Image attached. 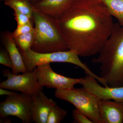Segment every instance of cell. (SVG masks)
Returning <instances> with one entry per match:
<instances>
[{
	"label": "cell",
	"mask_w": 123,
	"mask_h": 123,
	"mask_svg": "<svg viewBox=\"0 0 123 123\" xmlns=\"http://www.w3.org/2000/svg\"><path fill=\"white\" fill-rule=\"evenodd\" d=\"M102 0H75L57 20L69 50L79 56L98 53L114 23Z\"/></svg>",
	"instance_id": "obj_1"
},
{
	"label": "cell",
	"mask_w": 123,
	"mask_h": 123,
	"mask_svg": "<svg viewBox=\"0 0 123 123\" xmlns=\"http://www.w3.org/2000/svg\"><path fill=\"white\" fill-rule=\"evenodd\" d=\"M93 62L100 64L99 76L110 87L123 86V25L114 23L112 33Z\"/></svg>",
	"instance_id": "obj_2"
},
{
	"label": "cell",
	"mask_w": 123,
	"mask_h": 123,
	"mask_svg": "<svg viewBox=\"0 0 123 123\" xmlns=\"http://www.w3.org/2000/svg\"><path fill=\"white\" fill-rule=\"evenodd\" d=\"M35 37L31 50L40 53L69 50L57 20L35 9Z\"/></svg>",
	"instance_id": "obj_3"
},
{
	"label": "cell",
	"mask_w": 123,
	"mask_h": 123,
	"mask_svg": "<svg viewBox=\"0 0 123 123\" xmlns=\"http://www.w3.org/2000/svg\"><path fill=\"white\" fill-rule=\"evenodd\" d=\"M21 53L27 72L32 71L37 66L44 64L53 62L69 63L78 66L85 71L86 75L93 78L103 85L105 84L103 79L94 74L86 64L80 60L79 56L74 51L69 50L64 51L40 53L31 50Z\"/></svg>",
	"instance_id": "obj_4"
},
{
	"label": "cell",
	"mask_w": 123,
	"mask_h": 123,
	"mask_svg": "<svg viewBox=\"0 0 123 123\" xmlns=\"http://www.w3.org/2000/svg\"><path fill=\"white\" fill-rule=\"evenodd\" d=\"M56 98L68 101L93 123H102L99 111L100 100L83 87L68 90H55Z\"/></svg>",
	"instance_id": "obj_5"
},
{
	"label": "cell",
	"mask_w": 123,
	"mask_h": 123,
	"mask_svg": "<svg viewBox=\"0 0 123 123\" xmlns=\"http://www.w3.org/2000/svg\"><path fill=\"white\" fill-rule=\"evenodd\" d=\"M2 73L7 79L0 84V88L18 91L31 96L38 95L43 91V87L40 85L36 74L35 68L22 75H15L8 69Z\"/></svg>",
	"instance_id": "obj_6"
},
{
	"label": "cell",
	"mask_w": 123,
	"mask_h": 123,
	"mask_svg": "<svg viewBox=\"0 0 123 123\" xmlns=\"http://www.w3.org/2000/svg\"><path fill=\"white\" fill-rule=\"evenodd\" d=\"M32 96L23 93H18L11 96L0 103V116L4 118L9 116L16 117L24 123L32 122L31 106Z\"/></svg>",
	"instance_id": "obj_7"
},
{
	"label": "cell",
	"mask_w": 123,
	"mask_h": 123,
	"mask_svg": "<svg viewBox=\"0 0 123 123\" xmlns=\"http://www.w3.org/2000/svg\"><path fill=\"white\" fill-rule=\"evenodd\" d=\"M36 74L42 87L56 90H68L74 88L77 84H81L83 78H74L64 76L55 72L50 64L42 65L35 68Z\"/></svg>",
	"instance_id": "obj_8"
},
{
	"label": "cell",
	"mask_w": 123,
	"mask_h": 123,
	"mask_svg": "<svg viewBox=\"0 0 123 123\" xmlns=\"http://www.w3.org/2000/svg\"><path fill=\"white\" fill-rule=\"evenodd\" d=\"M93 78L86 75L83 78L81 85L86 90L99 100L110 99L123 102V86H101Z\"/></svg>",
	"instance_id": "obj_9"
},
{
	"label": "cell",
	"mask_w": 123,
	"mask_h": 123,
	"mask_svg": "<svg viewBox=\"0 0 123 123\" xmlns=\"http://www.w3.org/2000/svg\"><path fill=\"white\" fill-rule=\"evenodd\" d=\"M31 106L32 122L35 123H47L49 113L56 102L49 98L43 91L38 95L32 96Z\"/></svg>",
	"instance_id": "obj_10"
},
{
	"label": "cell",
	"mask_w": 123,
	"mask_h": 123,
	"mask_svg": "<svg viewBox=\"0 0 123 123\" xmlns=\"http://www.w3.org/2000/svg\"><path fill=\"white\" fill-rule=\"evenodd\" d=\"M0 39L2 44L8 51L13 64L12 72L18 75L19 73L27 72L23 59L21 53L16 46L12 33L8 31H2Z\"/></svg>",
	"instance_id": "obj_11"
},
{
	"label": "cell",
	"mask_w": 123,
	"mask_h": 123,
	"mask_svg": "<svg viewBox=\"0 0 123 123\" xmlns=\"http://www.w3.org/2000/svg\"><path fill=\"white\" fill-rule=\"evenodd\" d=\"M99 111L102 123H123V102L100 100Z\"/></svg>",
	"instance_id": "obj_12"
},
{
	"label": "cell",
	"mask_w": 123,
	"mask_h": 123,
	"mask_svg": "<svg viewBox=\"0 0 123 123\" xmlns=\"http://www.w3.org/2000/svg\"><path fill=\"white\" fill-rule=\"evenodd\" d=\"M75 0H42L33 5L34 9L58 20Z\"/></svg>",
	"instance_id": "obj_13"
},
{
	"label": "cell",
	"mask_w": 123,
	"mask_h": 123,
	"mask_svg": "<svg viewBox=\"0 0 123 123\" xmlns=\"http://www.w3.org/2000/svg\"><path fill=\"white\" fill-rule=\"evenodd\" d=\"M6 5L16 11L33 18L34 9L28 0H4Z\"/></svg>",
	"instance_id": "obj_14"
},
{
	"label": "cell",
	"mask_w": 123,
	"mask_h": 123,
	"mask_svg": "<svg viewBox=\"0 0 123 123\" xmlns=\"http://www.w3.org/2000/svg\"><path fill=\"white\" fill-rule=\"evenodd\" d=\"M112 17L123 25V0H102Z\"/></svg>",
	"instance_id": "obj_15"
},
{
	"label": "cell",
	"mask_w": 123,
	"mask_h": 123,
	"mask_svg": "<svg viewBox=\"0 0 123 123\" xmlns=\"http://www.w3.org/2000/svg\"><path fill=\"white\" fill-rule=\"evenodd\" d=\"M35 37V29L31 31L13 38L16 46L21 53L31 50Z\"/></svg>",
	"instance_id": "obj_16"
},
{
	"label": "cell",
	"mask_w": 123,
	"mask_h": 123,
	"mask_svg": "<svg viewBox=\"0 0 123 123\" xmlns=\"http://www.w3.org/2000/svg\"><path fill=\"white\" fill-rule=\"evenodd\" d=\"M68 114L66 110L57 105L53 107L51 110L47 123H60L65 119Z\"/></svg>",
	"instance_id": "obj_17"
},
{
	"label": "cell",
	"mask_w": 123,
	"mask_h": 123,
	"mask_svg": "<svg viewBox=\"0 0 123 123\" xmlns=\"http://www.w3.org/2000/svg\"><path fill=\"white\" fill-rule=\"evenodd\" d=\"M34 24L33 21L23 25L17 26L14 31L12 33L13 37H17L22 35L33 31L34 29V27H33Z\"/></svg>",
	"instance_id": "obj_18"
},
{
	"label": "cell",
	"mask_w": 123,
	"mask_h": 123,
	"mask_svg": "<svg viewBox=\"0 0 123 123\" xmlns=\"http://www.w3.org/2000/svg\"><path fill=\"white\" fill-rule=\"evenodd\" d=\"M14 15L17 23V26L23 25L34 21L33 18L17 11H14Z\"/></svg>",
	"instance_id": "obj_19"
},
{
	"label": "cell",
	"mask_w": 123,
	"mask_h": 123,
	"mask_svg": "<svg viewBox=\"0 0 123 123\" xmlns=\"http://www.w3.org/2000/svg\"><path fill=\"white\" fill-rule=\"evenodd\" d=\"M0 64L12 69V60L7 50L1 48L0 51Z\"/></svg>",
	"instance_id": "obj_20"
},
{
	"label": "cell",
	"mask_w": 123,
	"mask_h": 123,
	"mask_svg": "<svg viewBox=\"0 0 123 123\" xmlns=\"http://www.w3.org/2000/svg\"><path fill=\"white\" fill-rule=\"evenodd\" d=\"M73 117L74 122L78 123H93V122L85 115L76 109L73 110Z\"/></svg>",
	"instance_id": "obj_21"
},
{
	"label": "cell",
	"mask_w": 123,
	"mask_h": 123,
	"mask_svg": "<svg viewBox=\"0 0 123 123\" xmlns=\"http://www.w3.org/2000/svg\"><path fill=\"white\" fill-rule=\"evenodd\" d=\"M18 93L13 92L12 91H10L6 90V89L3 88H0V95H7V96H11L17 94Z\"/></svg>",
	"instance_id": "obj_22"
},
{
	"label": "cell",
	"mask_w": 123,
	"mask_h": 123,
	"mask_svg": "<svg viewBox=\"0 0 123 123\" xmlns=\"http://www.w3.org/2000/svg\"><path fill=\"white\" fill-rule=\"evenodd\" d=\"M11 123V121L10 119L8 118V117L7 118H0V123Z\"/></svg>",
	"instance_id": "obj_23"
},
{
	"label": "cell",
	"mask_w": 123,
	"mask_h": 123,
	"mask_svg": "<svg viewBox=\"0 0 123 123\" xmlns=\"http://www.w3.org/2000/svg\"><path fill=\"white\" fill-rule=\"evenodd\" d=\"M1 0L4 1V0ZM29 0L31 4L34 5L36 3L39 2V1H41L42 0Z\"/></svg>",
	"instance_id": "obj_24"
}]
</instances>
